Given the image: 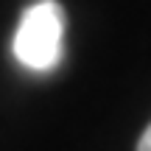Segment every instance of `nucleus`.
Listing matches in <instances>:
<instances>
[{"label": "nucleus", "mask_w": 151, "mask_h": 151, "mask_svg": "<svg viewBox=\"0 0 151 151\" xmlns=\"http://www.w3.org/2000/svg\"><path fill=\"white\" fill-rule=\"evenodd\" d=\"M14 56L34 73L59 67L65 56V11L56 0H39L22 14L14 34Z\"/></svg>", "instance_id": "f257e3e1"}, {"label": "nucleus", "mask_w": 151, "mask_h": 151, "mask_svg": "<svg viewBox=\"0 0 151 151\" xmlns=\"http://www.w3.org/2000/svg\"><path fill=\"white\" fill-rule=\"evenodd\" d=\"M137 151H151V123H148V129L143 132L140 143H137Z\"/></svg>", "instance_id": "f03ea898"}]
</instances>
